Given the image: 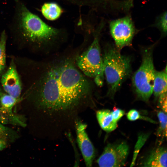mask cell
<instances>
[{
  "mask_svg": "<svg viewBox=\"0 0 167 167\" xmlns=\"http://www.w3.org/2000/svg\"><path fill=\"white\" fill-rule=\"evenodd\" d=\"M78 51L51 57L44 65L33 98L51 140L75 129L80 114L93 108V85L77 66Z\"/></svg>",
  "mask_w": 167,
  "mask_h": 167,
  "instance_id": "cell-1",
  "label": "cell"
},
{
  "mask_svg": "<svg viewBox=\"0 0 167 167\" xmlns=\"http://www.w3.org/2000/svg\"><path fill=\"white\" fill-rule=\"evenodd\" d=\"M20 19L23 33L31 41L47 45L51 50L60 41L59 29L49 26L24 6L21 8Z\"/></svg>",
  "mask_w": 167,
  "mask_h": 167,
  "instance_id": "cell-2",
  "label": "cell"
},
{
  "mask_svg": "<svg viewBox=\"0 0 167 167\" xmlns=\"http://www.w3.org/2000/svg\"><path fill=\"white\" fill-rule=\"evenodd\" d=\"M102 58L104 74L109 87V93L113 95L129 75L131 59L112 47L105 49Z\"/></svg>",
  "mask_w": 167,
  "mask_h": 167,
  "instance_id": "cell-3",
  "label": "cell"
},
{
  "mask_svg": "<svg viewBox=\"0 0 167 167\" xmlns=\"http://www.w3.org/2000/svg\"><path fill=\"white\" fill-rule=\"evenodd\" d=\"M95 33L92 43L85 50L79 53L75 58L76 65L86 76L93 78L96 84L102 85L104 79V66L99 44V31Z\"/></svg>",
  "mask_w": 167,
  "mask_h": 167,
  "instance_id": "cell-4",
  "label": "cell"
},
{
  "mask_svg": "<svg viewBox=\"0 0 167 167\" xmlns=\"http://www.w3.org/2000/svg\"><path fill=\"white\" fill-rule=\"evenodd\" d=\"M155 71L152 49L148 48L143 53L141 64L134 74L132 79L138 96L145 101H148L153 93Z\"/></svg>",
  "mask_w": 167,
  "mask_h": 167,
  "instance_id": "cell-5",
  "label": "cell"
},
{
  "mask_svg": "<svg viewBox=\"0 0 167 167\" xmlns=\"http://www.w3.org/2000/svg\"><path fill=\"white\" fill-rule=\"evenodd\" d=\"M109 28L111 34L118 49H121L131 43L135 29L130 16L112 21L110 23Z\"/></svg>",
  "mask_w": 167,
  "mask_h": 167,
  "instance_id": "cell-6",
  "label": "cell"
},
{
  "mask_svg": "<svg viewBox=\"0 0 167 167\" xmlns=\"http://www.w3.org/2000/svg\"><path fill=\"white\" fill-rule=\"evenodd\" d=\"M129 152V146L126 142L109 144L97 162L100 167L122 166L125 164Z\"/></svg>",
  "mask_w": 167,
  "mask_h": 167,
  "instance_id": "cell-7",
  "label": "cell"
},
{
  "mask_svg": "<svg viewBox=\"0 0 167 167\" xmlns=\"http://www.w3.org/2000/svg\"><path fill=\"white\" fill-rule=\"evenodd\" d=\"M19 100L6 93L0 96V123L25 127L26 125L25 117L14 112L13 108Z\"/></svg>",
  "mask_w": 167,
  "mask_h": 167,
  "instance_id": "cell-8",
  "label": "cell"
},
{
  "mask_svg": "<svg viewBox=\"0 0 167 167\" xmlns=\"http://www.w3.org/2000/svg\"><path fill=\"white\" fill-rule=\"evenodd\" d=\"M87 125L80 119L76 122L75 129L77 140L87 167L92 166L95 158V151L94 147L86 132Z\"/></svg>",
  "mask_w": 167,
  "mask_h": 167,
  "instance_id": "cell-9",
  "label": "cell"
},
{
  "mask_svg": "<svg viewBox=\"0 0 167 167\" xmlns=\"http://www.w3.org/2000/svg\"><path fill=\"white\" fill-rule=\"evenodd\" d=\"M2 86L7 94L19 100L21 85L15 66L12 62L1 78Z\"/></svg>",
  "mask_w": 167,
  "mask_h": 167,
  "instance_id": "cell-10",
  "label": "cell"
},
{
  "mask_svg": "<svg viewBox=\"0 0 167 167\" xmlns=\"http://www.w3.org/2000/svg\"><path fill=\"white\" fill-rule=\"evenodd\" d=\"M167 154L166 149L161 147L151 152L142 163L145 167H167Z\"/></svg>",
  "mask_w": 167,
  "mask_h": 167,
  "instance_id": "cell-11",
  "label": "cell"
},
{
  "mask_svg": "<svg viewBox=\"0 0 167 167\" xmlns=\"http://www.w3.org/2000/svg\"><path fill=\"white\" fill-rule=\"evenodd\" d=\"M19 137L15 130L0 123V152L15 142Z\"/></svg>",
  "mask_w": 167,
  "mask_h": 167,
  "instance_id": "cell-12",
  "label": "cell"
},
{
  "mask_svg": "<svg viewBox=\"0 0 167 167\" xmlns=\"http://www.w3.org/2000/svg\"><path fill=\"white\" fill-rule=\"evenodd\" d=\"M96 116L99 125L104 130L110 132L117 127V122L113 120L111 112L109 110H99L96 112Z\"/></svg>",
  "mask_w": 167,
  "mask_h": 167,
  "instance_id": "cell-13",
  "label": "cell"
},
{
  "mask_svg": "<svg viewBox=\"0 0 167 167\" xmlns=\"http://www.w3.org/2000/svg\"><path fill=\"white\" fill-rule=\"evenodd\" d=\"M167 92V70L161 71H155L153 93L156 97Z\"/></svg>",
  "mask_w": 167,
  "mask_h": 167,
  "instance_id": "cell-14",
  "label": "cell"
},
{
  "mask_svg": "<svg viewBox=\"0 0 167 167\" xmlns=\"http://www.w3.org/2000/svg\"><path fill=\"white\" fill-rule=\"evenodd\" d=\"M41 11L44 16L51 21L58 19L62 12V9L58 4L52 2L44 4L42 6Z\"/></svg>",
  "mask_w": 167,
  "mask_h": 167,
  "instance_id": "cell-15",
  "label": "cell"
},
{
  "mask_svg": "<svg viewBox=\"0 0 167 167\" xmlns=\"http://www.w3.org/2000/svg\"><path fill=\"white\" fill-rule=\"evenodd\" d=\"M6 39V34L4 31L1 33L0 39V74L5 66Z\"/></svg>",
  "mask_w": 167,
  "mask_h": 167,
  "instance_id": "cell-16",
  "label": "cell"
},
{
  "mask_svg": "<svg viewBox=\"0 0 167 167\" xmlns=\"http://www.w3.org/2000/svg\"><path fill=\"white\" fill-rule=\"evenodd\" d=\"M160 122V126L157 131V134L159 136L166 137L167 117L166 113L164 111H160L157 113Z\"/></svg>",
  "mask_w": 167,
  "mask_h": 167,
  "instance_id": "cell-17",
  "label": "cell"
},
{
  "mask_svg": "<svg viewBox=\"0 0 167 167\" xmlns=\"http://www.w3.org/2000/svg\"><path fill=\"white\" fill-rule=\"evenodd\" d=\"M167 12L165 11L158 17L156 21V26L162 32L166 34L167 27Z\"/></svg>",
  "mask_w": 167,
  "mask_h": 167,
  "instance_id": "cell-18",
  "label": "cell"
},
{
  "mask_svg": "<svg viewBox=\"0 0 167 167\" xmlns=\"http://www.w3.org/2000/svg\"><path fill=\"white\" fill-rule=\"evenodd\" d=\"M127 119L130 121H133L138 119H143L155 123V122L150 118L142 116L139 112L135 109H133L129 111L127 114Z\"/></svg>",
  "mask_w": 167,
  "mask_h": 167,
  "instance_id": "cell-19",
  "label": "cell"
},
{
  "mask_svg": "<svg viewBox=\"0 0 167 167\" xmlns=\"http://www.w3.org/2000/svg\"><path fill=\"white\" fill-rule=\"evenodd\" d=\"M159 105L164 112H167V92L163 93L159 96Z\"/></svg>",
  "mask_w": 167,
  "mask_h": 167,
  "instance_id": "cell-20",
  "label": "cell"
},
{
  "mask_svg": "<svg viewBox=\"0 0 167 167\" xmlns=\"http://www.w3.org/2000/svg\"><path fill=\"white\" fill-rule=\"evenodd\" d=\"M111 113L113 120L117 122L124 115L125 112L120 109L115 108Z\"/></svg>",
  "mask_w": 167,
  "mask_h": 167,
  "instance_id": "cell-21",
  "label": "cell"
},
{
  "mask_svg": "<svg viewBox=\"0 0 167 167\" xmlns=\"http://www.w3.org/2000/svg\"><path fill=\"white\" fill-rule=\"evenodd\" d=\"M1 94H2V93H1V92H0V96H1Z\"/></svg>",
  "mask_w": 167,
  "mask_h": 167,
  "instance_id": "cell-22",
  "label": "cell"
}]
</instances>
